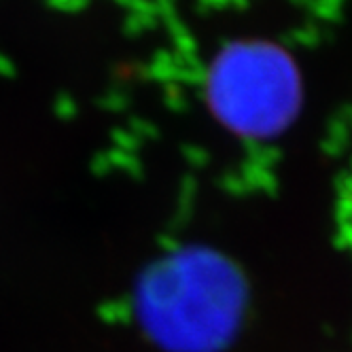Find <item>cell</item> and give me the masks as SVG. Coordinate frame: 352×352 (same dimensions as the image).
<instances>
[{
    "label": "cell",
    "instance_id": "cell-1",
    "mask_svg": "<svg viewBox=\"0 0 352 352\" xmlns=\"http://www.w3.org/2000/svg\"><path fill=\"white\" fill-rule=\"evenodd\" d=\"M134 301L142 331L164 352H223L242 327L248 285L219 250L183 246L138 276Z\"/></svg>",
    "mask_w": 352,
    "mask_h": 352
},
{
    "label": "cell",
    "instance_id": "cell-2",
    "mask_svg": "<svg viewBox=\"0 0 352 352\" xmlns=\"http://www.w3.org/2000/svg\"><path fill=\"white\" fill-rule=\"evenodd\" d=\"M206 100L230 132L267 140L280 136L301 109V77L283 47L267 41H234L206 74Z\"/></svg>",
    "mask_w": 352,
    "mask_h": 352
}]
</instances>
